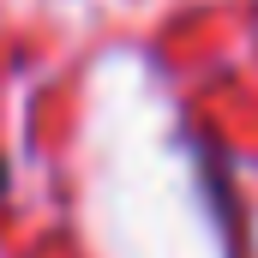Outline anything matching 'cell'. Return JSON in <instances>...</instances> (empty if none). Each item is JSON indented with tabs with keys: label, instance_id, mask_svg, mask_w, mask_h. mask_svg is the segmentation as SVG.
<instances>
[{
	"label": "cell",
	"instance_id": "6da1fadb",
	"mask_svg": "<svg viewBox=\"0 0 258 258\" xmlns=\"http://www.w3.org/2000/svg\"><path fill=\"white\" fill-rule=\"evenodd\" d=\"M0 186H6V174H0Z\"/></svg>",
	"mask_w": 258,
	"mask_h": 258
}]
</instances>
